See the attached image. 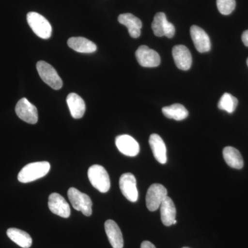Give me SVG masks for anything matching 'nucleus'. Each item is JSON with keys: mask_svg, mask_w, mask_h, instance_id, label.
Wrapping results in <instances>:
<instances>
[{"mask_svg": "<svg viewBox=\"0 0 248 248\" xmlns=\"http://www.w3.org/2000/svg\"><path fill=\"white\" fill-rule=\"evenodd\" d=\"M152 29L156 37H164L172 38L175 34V28L172 23L169 22L164 13H158L155 15L152 23Z\"/></svg>", "mask_w": 248, "mask_h": 248, "instance_id": "7", "label": "nucleus"}, {"mask_svg": "<svg viewBox=\"0 0 248 248\" xmlns=\"http://www.w3.org/2000/svg\"><path fill=\"white\" fill-rule=\"evenodd\" d=\"M242 41L244 42V45L248 47V30L243 32Z\"/></svg>", "mask_w": 248, "mask_h": 248, "instance_id": "27", "label": "nucleus"}, {"mask_svg": "<svg viewBox=\"0 0 248 248\" xmlns=\"http://www.w3.org/2000/svg\"><path fill=\"white\" fill-rule=\"evenodd\" d=\"M88 177L94 188L102 193L110 190V180L107 170L100 165H93L88 170Z\"/></svg>", "mask_w": 248, "mask_h": 248, "instance_id": "2", "label": "nucleus"}, {"mask_svg": "<svg viewBox=\"0 0 248 248\" xmlns=\"http://www.w3.org/2000/svg\"><path fill=\"white\" fill-rule=\"evenodd\" d=\"M120 24L125 26L128 29L129 34L133 38H138L141 35V21L131 14H121L118 17Z\"/></svg>", "mask_w": 248, "mask_h": 248, "instance_id": "17", "label": "nucleus"}, {"mask_svg": "<svg viewBox=\"0 0 248 248\" xmlns=\"http://www.w3.org/2000/svg\"><path fill=\"white\" fill-rule=\"evenodd\" d=\"M141 248H156V247L150 241H145L141 243Z\"/></svg>", "mask_w": 248, "mask_h": 248, "instance_id": "26", "label": "nucleus"}, {"mask_svg": "<svg viewBox=\"0 0 248 248\" xmlns=\"http://www.w3.org/2000/svg\"><path fill=\"white\" fill-rule=\"evenodd\" d=\"M223 156L226 164L235 169H241L244 167V159L241 153L236 148L228 146L223 149Z\"/></svg>", "mask_w": 248, "mask_h": 248, "instance_id": "21", "label": "nucleus"}, {"mask_svg": "<svg viewBox=\"0 0 248 248\" xmlns=\"http://www.w3.org/2000/svg\"><path fill=\"white\" fill-rule=\"evenodd\" d=\"M37 70L41 79L50 87L55 90H60L63 86V82L56 70L51 65L45 61L37 63Z\"/></svg>", "mask_w": 248, "mask_h": 248, "instance_id": "5", "label": "nucleus"}, {"mask_svg": "<svg viewBox=\"0 0 248 248\" xmlns=\"http://www.w3.org/2000/svg\"><path fill=\"white\" fill-rule=\"evenodd\" d=\"M27 22L35 35L40 38L47 40L51 36L52 27L50 23L42 15L35 12L27 14Z\"/></svg>", "mask_w": 248, "mask_h": 248, "instance_id": "3", "label": "nucleus"}, {"mask_svg": "<svg viewBox=\"0 0 248 248\" xmlns=\"http://www.w3.org/2000/svg\"><path fill=\"white\" fill-rule=\"evenodd\" d=\"M120 187L122 194L127 200L131 202H136L138 200L136 178L132 173H125L121 176Z\"/></svg>", "mask_w": 248, "mask_h": 248, "instance_id": "9", "label": "nucleus"}, {"mask_svg": "<svg viewBox=\"0 0 248 248\" xmlns=\"http://www.w3.org/2000/svg\"><path fill=\"white\" fill-rule=\"evenodd\" d=\"M162 112L167 118L177 121L185 120L188 116V111L180 104H174L169 107H164Z\"/></svg>", "mask_w": 248, "mask_h": 248, "instance_id": "23", "label": "nucleus"}, {"mask_svg": "<svg viewBox=\"0 0 248 248\" xmlns=\"http://www.w3.org/2000/svg\"><path fill=\"white\" fill-rule=\"evenodd\" d=\"M16 112L19 119L28 124H35L38 122L37 108L31 104L27 98H22L17 102Z\"/></svg>", "mask_w": 248, "mask_h": 248, "instance_id": "8", "label": "nucleus"}, {"mask_svg": "<svg viewBox=\"0 0 248 248\" xmlns=\"http://www.w3.org/2000/svg\"><path fill=\"white\" fill-rule=\"evenodd\" d=\"M172 56L176 66L182 70L187 71L192 66V55L189 49L184 45H177L172 49Z\"/></svg>", "mask_w": 248, "mask_h": 248, "instance_id": "14", "label": "nucleus"}, {"mask_svg": "<svg viewBox=\"0 0 248 248\" xmlns=\"http://www.w3.org/2000/svg\"><path fill=\"white\" fill-rule=\"evenodd\" d=\"M68 197L73 208L78 211L81 212L86 217L92 215L93 202L89 195L75 187H71L68 191Z\"/></svg>", "mask_w": 248, "mask_h": 248, "instance_id": "4", "label": "nucleus"}, {"mask_svg": "<svg viewBox=\"0 0 248 248\" xmlns=\"http://www.w3.org/2000/svg\"><path fill=\"white\" fill-rule=\"evenodd\" d=\"M167 196L168 191L164 186L159 184H153L150 186L146 194L147 208L150 211H156Z\"/></svg>", "mask_w": 248, "mask_h": 248, "instance_id": "6", "label": "nucleus"}, {"mask_svg": "<svg viewBox=\"0 0 248 248\" xmlns=\"http://www.w3.org/2000/svg\"><path fill=\"white\" fill-rule=\"evenodd\" d=\"M238 105V99L230 93H226L220 99L218 108L220 110L226 111L231 114L234 112Z\"/></svg>", "mask_w": 248, "mask_h": 248, "instance_id": "24", "label": "nucleus"}, {"mask_svg": "<svg viewBox=\"0 0 248 248\" xmlns=\"http://www.w3.org/2000/svg\"><path fill=\"white\" fill-rule=\"evenodd\" d=\"M50 169L48 161H39L26 165L18 174V181L24 184L34 182L45 177Z\"/></svg>", "mask_w": 248, "mask_h": 248, "instance_id": "1", "label": "nucleus"}, {"mask_svg": "<svg viewBox=\"0 0 248 248\" xmlns=\"http://www.w3.org/2000/svg\"><path fill=\"white\" fill-rule=\"evenodd\" d=\"M190 248L184 247V248Z\"/></svg>", "mask_w": 248, "mask_h": 248, "instance_id": "29", "label": "nucleus"}, {"mask_svg": "<svg viewBox=\"0 0 248 248\" xmlns=\"http://www.w3.org/2000/svg\"><path fill=\"white\" fill-rule=\"evenodd\" d=\"M66 102L73 118L83 117L86 111V104L82 98L76 93H70L67 97Z\"/></svg>", "mask_w": 248, "mask_h": 248, "instance_id": "19", "label": "nucleus"}, {"mask_svg": "<svg viewBox=\"0 0 248 248\" xmlns=\"http://www.w3.org/2000/svg\"><path fill=\"white\" fill-rule=\"evenodd\" d=\"M161 218L164 226H170L173 225L176 220L177 210L172 199L166 197L160 206Z\"/></svg>", "mask_w": 248, "mask_h": 248, "instance_id": "18", "label": "nucleus"}, {"mask_svg": "<svg viewBox=\"0 0 248 248\" xmlns=\"http://www.w3.org/2000/svg\"><path fill=\"white\" fill-rule=\"evenodd\" d=\"M135 55L138 63L143 67L154 68L159 66L161 63L159 54L147 46L139 47Z\"/></svg>", "mask_w": 248, "mask_h": 248, "instance_id": "10", "label": "nucleus"}, {"mask_svg": "<svg viewBox=\"0 0 248 248\" xmlns=\"http://www.w3.org/2000/svg\"><path fill=\"white\" fill-rule=\"evenodd\" d=\"M247 65H248V60H247Z\"/></svg>", "mask_w": 248, "mask_h": 248, "instance_id": "28", "label": "nucleus"}, {"mask_svg": "<svg viewBox=\"0 0 248 248\" xmlns=\"http://www.w3.org/2000/svg\"><path fill=\"white\" fill-rule=\"evenodd\" d=\"M190 35L196 49L200 53H206L211 48V42L208 34L197 26L190 28Z\"/></svg>", "mask_w": 248, "mask_h": 248, "instance_id": "13", "label": "nucleus"}, {"mask_svg": "<svg viewBox=\"0 0 248 248\" xmlns=\"http://www.w3.org/2000/svg\"><path fill=\"white\" fill-rule=\"evenodd\" d=\"M48 205L50 211L58 216L68 218L71 215L69 204L60 194L54 192L49 196Z\"/></svg>", "mask_w": 248, "mask_h": 248, "instance_id": "11", "label": "nucleus"}, {"mask_svg": "<svg viewBox=\"0 0 248 248\" xmlns=\"http://www.w3.org/2000/svg\"><path fill=\"white\" fill-rule=\"evenodd\" d=\"M105 231L109 242L113 248H123L124 239L120 227L112 220H107L105 223Z\"/></svg>", "mask_w": 248, "mask_h": 248, "instance_id": "16", "label": "nucleus"}, {"mask_svg": "<svg viewBox=\"0 0 248 248\" xmlns=\"http://www.w3.org/2000/svg\"><path fill=\"white\" fill-rule=\"evenodd\" d=\"M217 8L222 15L228 16L233 12L236 6L235 0H217Z\"/></svg>", "mask_w": 248, "mask_h": 248, "instance_id": "25", "label": "nucleus"}, {"mask_svg": "<svg viewBox=\"0 0 248 248\" xmlns=\"http://www.w3.org/2000/svg\"><path fill=\"white\" fill-rule=\"evenodd\" d=\"M6 233L9 239L21 248H29L32 246V238L27 232L22 230L14 228H9Z\"/></svg>", "mask_w": 248, "mask_h": 248, "instance_id": "22", "label": "nucleus"}, {"mask_svg": "<svg viewBox=\"0 0 248 248\" xmlns=\"http://www.w3.org/2000/svg\"><path fill=\"white\" fill-rule=\"evenodd\" d=\"M115 144L119 151L126 156H135L140 153V148L138 142L130 135L117 136L115 139Z\"/></svg>", "mask_w": 248, "mask_h": 248, "instance_id": "12", "label": "nucleus"}, {"mask_svg": "<svg viewBox=\"0 0 248 248\" xmlns=\"http://www.w3.org/2000/svg\"><path fill=\"white\" fill-rule=\"evenodd\" d=\"M68 45L75 51L81 53H93L97 50V46L93 42L81 37H71Z\"/></svg>", "mask_w": 248, "mask_h": 248, "instance_id": "20", "label": "nucleus"}, {"mask_svg": "<svg viewBox=\"0 0 248 248\" xmlns=\"http://www.w3.org/2000/svg\"><path fill=\"white\" fill-rule=\"evenodd\" d=\"M154 157L160 164H165L167 162V150L164 140L157 134H152L149 139Z\"/></svg>", "mask_w": 248, "mask_h": 248, "instance_id": "15", "label": "nucleus"}]
</instances>
